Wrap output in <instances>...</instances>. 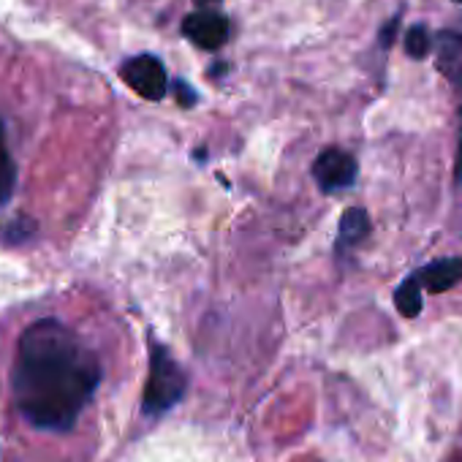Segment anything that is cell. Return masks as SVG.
Masks as SVG:
<instances>
[{
  "instance_id": "52a82bcc",
  "label": "cell",
  "mask_w": 462,
  "mask_h": 462,
  "mask_svg": "<svg viewBox=\"0 0 462 462\" xmlns=\"http://www.w3.org/2000/svg\"><path fill=\"white\" fill-rule=\"evenodd\" d=\"M421 289L432 291V294H440V291H448L451 286H457L462 281V259H438L432 264H427L424 270L416 273Z\"/></svg>"
},
{
  "instance_id": "ba28073f",
  "label": "cell",
  "mask_w": 462,
  "mask_h": 462,
  "mask_svg": "<svg viewBox=\"0 0 462 462\" xmlns=\"http://www.w3.org/2000/svg\"><path fill=\"white\" fill-rule=\"evenodd\" d=\"M367 235H370V220H367V212H365V209H359V207L346 209V212H343V220H340L337 245H340V248H354V245H359Z\"/></svg>"
},
{
  "instance_id": "9a60e30c",
  "label": "cell",
  "mask_w": 462,
  "mask_h": 462,
  "mask_svg": "<svg viewBox=\"0 0 462 462\" xmlns=\"http://www.w3.org/2000/svg\"><path fill=\"white\" fill-rule=\"evenodd\" d=\"M196 4H199L201 9H209V6H215V4H220V0H196Z\"/></svg>"
},
{
  "instance_id": "5bb4252c",
  "label": "cell",
  "mask_w": 462,
  "mask_h": 462,
  "mask_svg": "<svg viewBox=\"0 0 462 462\" xmlns=\"http://www.w3.org/2000/svg\"><path fill=\"white\" fill-rule=\"evenodd\" d=\"M457 180L462 182V136H459V152H457Z\"/></svg>"
},
{
  "instance_id": "3957f363",
  "label": "cell",
  "mask_w": 462,
  "mask_h": 462,
  "mask_svg": "<svg viewBox=\"0 0 462 462\" xmlns=\"http://www.w3.org/2000/svg\"><path fill=\"white\" fill-rule=\"evenodd\" d=\"M120 77L134 93H139L147 101H161L166 96V88H169L166 69L152 55H136L131 60H125L120 69Z\"/></svg>"
},
{
  "instance_id": "8fae6325",
  "label": "cell",
  "mask_w": 462,
  "mask_h": 462,
  "mask_svg": "<svg viewBox=\"0 0 462 462\" xmlns=\"http://www.w3.org/2000/svg\"><path fill=\"white\" fill-rule=\"evenodd\" d=\"M432 47H435V39L427 33L424 25H416V28L408 31V36H405V50H408L411 58H427V55L432 52Z\"/></svg>"
},
{
  "instance_id": "2e32d148",
  "label": "cell",
  "mask_w": 462,
  "mask_h": 462,
  "mask_svg": "<svg viewBox=\"0 0 462 462\" xmlns=\"http://www.w3.org/2000/svg\"><path fill=\"white\" fill-rule=\"evenodd\" d=\"M454 4H462V0H454Z\"/></svg>"
},
{
  "instance_id": "5b68a950",
  "label": "cell",
  "mask_w": 462,
  "mask_h": 462,
  "mask_svg": "<svg viewBox=\"0 0 462 462\" xmlns=\"http://www.w3.org/2000/svg\"><path fill=\"white\" fill-rule=\"evenodd\" d=\"M182 33L201 50H217L228 42V20L220 12L199 9L182 20Z\"/></svg>"
},
{
  "instance_id": "6da1fadb",
  "label": "cell",
  "mask_w": 462,
  "mask_h": 462,
  "mask_svg": "<svg viewBox=\"0 0 462 462\" xmlns=\"http://www.w3.org/2000/svg\"><path fill=\"white\" fill-rule=\"evenodd\" d=\"M98 383L101 365L96 354L66 324L42 319L23 332L12 370V394L36 430H71Z\"/></svg>"
},
{
  "instance_id": "277c9868",
  "label": "cell",
  "mask_w": 462,
  "mask_h": 462,
  "mask_svg": "<svg viewBox=\"0 0 462 462\" xmlns=\"http://www.w3.org/2000/svg\"><path fill=\"white\" fill-rule=\"evenodd\" d=\"M356 158L340 147H327L321 150V155L316 158L313 163V177L319 182V188L324 193H337V190H346L354 185L356 180Z\"/></svg>"
},
{
  "instance_id": "7c38bea8",
  "label": "cell",
  "mask_w": 462,
  "mask_h": 462,
  "mask_svg": "<svg viewBox=\"0 0 462 462\" xmlns=\"http://www.w3.org/2000/svg\"><path fill=\"white\" fill-rule=\"evenodd\" d=\"M174 90H177L182 106H193V104H196V93H193L185 82H174Z\"/></svg>"
},
{
  "instance_id": "9c48e42d",
  "label": "cell",
  "mask_w": 462,
  "mask_h": 462,
  "mask_svg": "<svg viewBox=\"0 0 462 462\" xmlns=\"http://www.w3.org/2000/svg\"><path fill=\"white\" fill-rule=\"evenodd\" d=\"M14 185H17V166H14L12 152H9L4 123H0V207L9 204V199L14 193Z\"/></svg>"
},
{
  "instance_id": "8992f818",
  "label": "cell",
  "mask_w": 462,
  "mask_h": 462,
  "mask_svg": "<svg viewBox=\"0 0 462 462\" xmlns=\"http://www.w3.org/2000/svg\"><path fill=\"white\" fill-rule=\"evenodd\" d=\"M435 52H438V71L454 88L462 112V25L440 31L435 36Z\"/></svg>"
},
{
  "instance_id": "4fadbf2b",
  "label": "cell",
  "mask_w": 462,
  "mask_h": 462,
  "mask_svg": "<svg viewBox=\"0 0 462 462\" xmlns=\"http://www.w3.org/2000/svg\"><path fill=\"white\" fill-rule=\"evenodd\" d=\"M394 33H397V20L386 23V28L381 31V47H383V50L392 47V36H394Z\"/></svg>"
},
{
  "instance_id": "7a4b0ae2",
  "label": "cell",
  "mask_w": 462,
  "mask_h": 462,
  "mask_svg": "<svg viewBox=\"0 0 462 462\" xmlns=\"http://www.w3.org/2000/svg\"><path fill=\"white\" fill-rule=\"evenodd\" d=\"M185 394V373L166 346L150 340V375L142 397V411L155 416L177 405Z\"/></svg>"
},
{
  "instance_id": "30bf717a",
  "label": "cell",
  "mask_w": 462,
  "mask_h": 462,
  "mask_svg": "<svg viewBox=\"0 0 462 462\" xmlns=\"http://www.w3.org/2000/svg\"><path fill=\"white\" fill-rule=\"evenodd\" d=\"M394 305H397V310L405 319H416L421 313V283H419L416 275H411V278L402 281V286L394 294Z\"/></svg>"
}]
</instances>
